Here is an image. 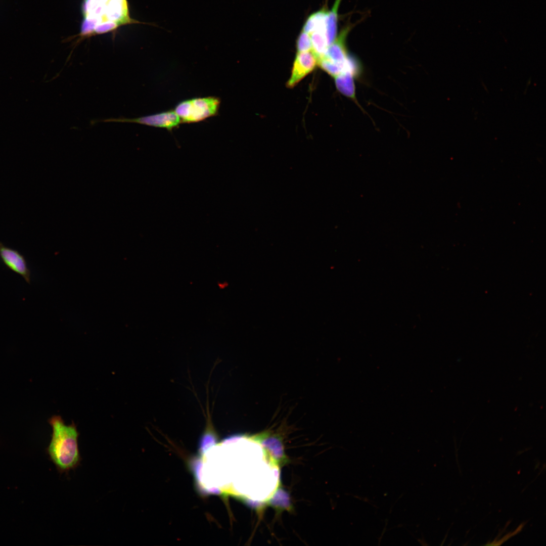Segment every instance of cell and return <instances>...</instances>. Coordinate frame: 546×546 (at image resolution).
Listing matches in <instances>:
<instances>
[{
    "mask_svg": "<svg viewBox=\"0 0 546 546\" xmlns=\"http://www.w3.org/2000/svg\"><path fill=\"white\" fill-rule=\"evenodd\" d=\"M328 12L322 9L311 14L305 21L302 31L310 34L317 30H325Z\"/></svg>",
    "mask_w": 546,
    "mask_h": 546,
    "instance_id": "cell-9",
    "label": "cell"
},
{
    "mask_svg": "<svg viewBox=\"0 0 546 546\" xmlns=\"http://www.w3.org/2000/svg\"><path fill=\"white\" fill-rule=\"evenodd\" d=\"M311 34L312 50L317 60L326 54L329 46L325 30H317Z\"/></svg>",
    "mask_w": 546,
    "mask_h": 546,
    "instance_id": "cell-10",
    "label": "cell"
},
{
    "mask_svg": "<svg viewBox=\"0 0 546 546\" xmlns=\"http://www.w3.org/2000/svg\"><path fill=\"white\" fill-rule=\"evenodd\" d=\"M52 435L47 452L60 474H68L81 463L78 438L79 433L74 423L66 425L60 416L50 420Z\"/></svg>",
    "mask_w": 546,
    "mask_h": 546,
    "instance_id": "cell-1",
    "label": "cell"
},
{
    "mask_svg": "<svg viewBox=\"0 0 546 546\" xmlns=\"http://www.w3.org/2000/svg\"><path fill=\"white\" fill-rule=\"evenodd\" d=\"M341 0H336L330 11L328 12L325 25V33L328 45L336 39L337 32L338 10Z\"/></svg>",
    "mask_w": 546,
    "mask_h": 546,
    "instance_id": "cell-8",
    "label": "cell"
},
{
    "mask_svg": "<svg viewBox=\"0 0 546 546\" xmlns=\"http://www.w3.org/2000/svg\"><path fill=\"white\" fill-rule=\"evenodd\" d=\"M317 65V58L312 50L296 54L287 86L292 88L310 73Z\"/></svg>",
    "mask_w": 546,
    "mask_h": 546,
    "instance_id": "cell-4",
    "label": "cell"
},
{
    "mask_svg": "<svg viewBox=\"0 0 546 546\" xmlns=\"http://www.w3.org/2000/svg\"><path fill=\"white\" fill-rule=\"evenodd\" d=\"M104 15L105 16L102 21L106 19L105 21L114 22L118 26L131 23H143L159 27L153 23L141 22L131 19L126 0H107Z\"/></svg>",
    "mask_w": 546,
    "mask_h": 546,
    "instance_id": "cell-6",
    "label": "cell"
},
{
    "mask_svg": "<svg viewBox=\"0 0 546 546\" xmlns=\"http://www.w3.org/2000/svg\"><path fill=\"white\" fill-rule=\"evenodd\" d=\"M0 258L7 267L22 276L27 283L30 284L31 271L23 255L0 242Z\"/></svg>",
    "mask_w": 546,
    "mask_h": 546,
    "instance_id": "cell-5",
    "label": "cell"
},
{
    "mask_svg": "<svg viewBox=\"0 0 546 546\" xmlns=\"http://www.w3.org/2000/svg\"><path fill=\"white\" fill-rule=\"evenodd\" d=\"M296 44L297 53L312 50L310 34L302 31L298 37Z\"/></svg>",
    "mask_w": 546,
    "mask_h": 546,
    "instance_id": "cell-11",
    "label": "cell"
},
{
    "mask_svg": "<svg viewBox=\"0 0 546 546\" xmlns=\"http://www.w3.org/2000/svg\"><path fill=\"white\" fill-rule=\"evenodd\" d=\"M220 102L214 96L194 98L178 103L174 110L181 123H196L217 115Z\"/></svg>",
    "mask_w": 546,
    "mask_h": 546,
    "instance_id": "cell-2",
    "label": "cell"
},
{
    "mask_svg": "<svg viewBox=\"0 0 546 546\" xmlns=\"http://www.w3.org/2000/svg\"><path fill=\"white\" fill-rule=\"evenodd\" d=\"M98 122L135 123L155 127L165 128L170 131L174 128H177L179 125L181 123L180 119L174 110H169L155 114L135 118H111L98 120Z\"/></svg>",
    "mask_w": 546,
    "mask_h": 546,
    "instance_id": "cell-3",
    "label": "cell"
},
{
    "mask_svg": "<svg viewBox=\"0 0 546 546\" xmlns=\"http://www.w3.org/2000/svg\"><path fill=\"white\" fill-rule=\"evenodd\" d=\"M356 79L351 73H343L334 78L338 91L360 107L356 97L355 80Z\"/></svg>",
    "mask_w": 546,
    "mask_h": 546,
    "instance_id": "cell-7",
    "label": "cell"
}]
</instances>
